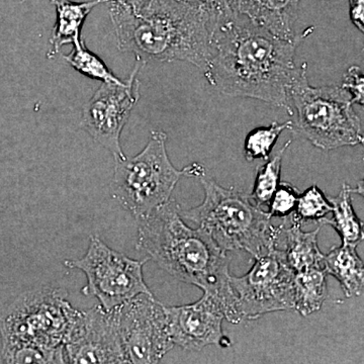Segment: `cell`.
Listing matches in <instances>:
<instances>
[{
    "instance_id": "cell-16",
    "label": "cell",
    "mask_w": 364,
    "mask_h": 364,
    "mask_svg": "<svg viewBox=\"0 0 364 364\" xmlns=\"http://www.w3.org/2000/svg\"><path fill=\"white\" fill-rule=\"evenodd\" d=\"M320 228L311 232H305L301 225L291 224L289 228L284 223L282 236L287 262L294 273L305 272L313 268H324V254L318 245V234Z\"/></svg>"
},
{
    "instance_id": "cell-23",
    "label": "cell",
    "mask_w": 364,
    "mask_h": 364,
    "mask_svg": "<svg viewBox=\"0 0 364 364\" xmlns=\"http://www.w3.org/2000/svg\"><path fill=\"white\" fill-rule=\"evenodd\" d=\"M63 58L76 71L87 77L102 82H123L109 70L100 57L87 49L83 39L78 44L73 45L72 51L68 55H63Z\"/></svg>"
},
{
    "instance_id": "cell-22",
    "label": "cell",
    "mask_w": 364,
    "mask_h": 364,
    "mask_svg": "<svg viewBox=\"0 0 364 364\" xmlns=\"http://www.w3.org/2000/svg\"><path fill=\"white\" fill-rule=\"evenodd\" d=\"M294 122L284 123L273 122L267 127L254 129L246 136L244 143V154L249 162L255 160H268L273 147L284 131H293Z\"/></svg>"
},
{
    "instance_id": "cell-27",
    "label": "cell",
    "mask_w": 364,
    "mask_h": 364,
    "mask_svg": "<svg viewBox=\"0 0 364 364\" xmlns=\"http://www.w3.org/2000/svg\"><path fill=\"white\" fill-rule=\"evenodd\" d=\"M341 86L350 95L353 104L363 105L364 80L360 67L351 66L345 74Z\"/></svg>"
},
{
    "instance_id": "cell-19",
    "label": "cell",
    "mask_w": 364,
    "mask_h": 364,
    "mask_svg": "<svg viewBox=\"0 0 364 364\" xmlns=\"http://www.w3.org/2000/svg\"><path fill=\"white\" fill-rule=\"evenodd\" d=\"M327 277L325 268L294 273V310L299 315L308 317L322 309L328 298Z\"/></svg>"
},
{
    "instance_id": "cell-17",
    "label": "cell",
    "mask_w": 364,
    "mask_h": 364,
    "mask_svg": "<svg viewBox=\"0 0 364 364\" xmlns=\"http://www.w3.org/2000/svg\"><path fill=\"white\" fill-rule=\"evenodd\" d=\"M356 247L342 244L324 254L326 272L338 280L346 298L359 296L363 293L364 264Z\"/></svg>"
},
{
    "instance_id": "cell-29",
    "label": "cell",
    "mask_w": 364,
    "mask_h": 364,
    "mask_svg": "<svg viewBox=\"0 0 364 364\" xmlns=\"http://www.w3.org/2000/svg\"><path fill=\"white\" fill-rule=\"evenodd\" d=\"M130 9L136 16H142L149 9L153 0H117Z\"/></svg>"
},
{
    "instance_id": "cell-4",
    "label": "cell",
    "mask_w": 364,
    "mask_h": 364,
    "mask_svg": "<svg viewBox=\"0 0 364 364\" xmlns=\"http://www.w3.org/2000/svg\"><path fill=\"white\" fill-rule=\"evenodd\" d=\"M203 202L191 210H181L182 219L198 225L225 253L245 251L254 258L279 247L282 227L253 202L250 195L220 186L210 177H200Z\"/></svg>"
},
{
    "instance_id": "cell-7",
    "label": "cell",
    "mask_w": 364,
    "mask_h": 364,
    "mask_svg": "<svg viewBox=\"0 0 364 364\" xmlns=\"http://www.w3.org/2000/svg\"><path fill=\"white\" fill-rule=\"evenodd\" d=\"M294 272L286 254L275 247L255 258L252 268L242 277H229L230 298L225 318L239 324L257 320L267 314L294 310Z\"/></svg>"
},
{
    "instance_id": "cell-21",
    "label": "cell",
    "mask_w": 364,
    "mask_h": 364,
    "mask_svg": "<svg viewBox=\"0 0 364 364\" xmlns=\"http://www.w3.org/2000/svg\"><path fill=\"white\" fill-rule=\"evenodd\" d=\"M291 140L282 146V149L264 164L260 165L256 170L255 181L251 198L253 202L262 208L268 205L272 200L273 193L279 188L280 183V173H282V159L284 153L291 146Z\"/></svg>"
},
{
    "instance_id": "cell-10",
    "label": "cell",
    "mask_w": 364,
    "mask_h": 364,
    "mask_svg": "<svg viewBox=\"0 0 364 364\" xmlns=\"http://www.w3.org/2000/svg\"><path fill=\"white\" fill-rule=\"evenodd\" d=\"M129 363H159L174 347L165 306L153 294H141L112 309Z\"/></svg>"
},
{
    "instance_id": "cell-11",
    "label": "cell",
    "mask_w": 364,
    "mask_h": 364,
    "mask_svg": "<svg viewBox=\"0 0 364 364\" xmlns=\"http://www.w3.org/2000/svg\"><path fill=\"white\" fill-rule=\"evenodd\" d=\"M145 64L136 59L130 77L123 82H102L83 107L81 127L95 142L109 150L114 160L126 158L121 146L122 132L140 100L136 75Z\"/></svg>"
},
{
    "instance_id": "cell-20",
    "label": "cell",
    "mask_w": 364,
    "mask_h": 364,
    "mask_svg": "<svg viewBox=\"0 0 364 364\" xmlns=\"http://www.w3.org/2000/svg\"><path fill=\"white\" fill-rule=\"evenodd\" d=\"M1 358L9 364L65 363L63 345L48 347L16 340H1Z\"/></svg>"
},
{
    "instance_id": "cell-6",
    "label": "cell",
    "mask_w": 364,
    "mask_h": 364,
    "mask_svg": "<svg viewBox=\"0 0 364 364\" xmlns=\"http://www.w3.org/2000/svg\"><path fill=\"white\" fill-rule=\"evenodd\" d=\"M166 142L164 132L152 131L139 154L114 160L112 195L136 221L168 202L181 177L205 176L203 166L196 163L176 169L170 161Z\"/></svg>"
},
{
    "instance_id": "cell-2",
    "label": "cell",
    "mask_w": 364,
    "mask_h": 364,
    "mask_svg": "<svg viewBox=\"0 0 364 364\" xmlns=\"http://www.w3.org/2000/svg\"><path fill=\"white\" fill-rule=\"evenodd\" d=\"M109 4L121 51L134 53L145 63L183 61L205 70L214 25L200 9L186 0H153L136 16L117 0Z\"/></svg>"
},
{
    "instance_id": "cell-25",
    "label": "cell",
    "mask_w": 364,
    "mask_h": 364,
    "mask_svg": "<svg viewBox=\"0 0 364 364\" xmlns=\"http://www.w3.org/2000/svg\"><path fill=\"white\" fill-rule=\"evenodd\" d=\"M299 193L298 189L287 183L280 182L279 188L273 193L268 203L267 214L270 218H287L291 215L298 203Z\"/></svg>"
},
{
    "instance_id": "cell-13",
    "label": "cell",
    "mask_w": 364,
    "mask_h": 364,
    "mask_svg": "<svg viewBox=\"0 0 364 364\" xmlns=\"http://www.w3.org/2000/svg\"><path fill=\"white\" fill-rule=\"evenodd\" d=\"M168 333L174 346L184 350L200 351L210 345L230 346L223 332L224 310L222 301L213 294L189 305L165 306Z\"/></svg>"
},
{
    "instance_id": "cell-18",
    "label": "cell",
    "mask_w": 364,
    "mask_h": 364,
    "mask_svg": "<svg viewBox=\"0 0 364 364\" xmlns=\"http://www.w3.org/2000/svg\"><path fill=\"white\" fill-rule=\"evenodd\" d=\"M363 191L360 184L358 188H353L349 184L343 183L338 195L329 198V202L332 205L333 218H325L320 224L329 225L334 228L341 237L342 244L358 246L363 240V223L356 215L352 205V195L355 193L363 195Z\"/></svg>"
},
{
    "instance_id": "cell-5",
    "label": "cell",
    "mask_w": 364,
    "mask_h": 364,
    "mask_svg": "<svg viewBox=\"0 0 364 364\" xmlns=\"http://www.w3.org/2000/svg\"><path fill=\"white\" fill-rule=\"evenodd\" d=\"M353 105L341 85H311L303 63L289 92V114L296 112L293 131L321 150L363 145V124Z\"/></svg>"
},
{
    "instance_id": "cell-9",
    "label": "cell",
    "mask_w": 364,
    "mask_h": 364,
    "mask_svg": "<svg viewBox=\"0 0 364 364\" xmlns=\"http://www.w3.org/2000/svg\"><path fill=\"white\" fill-rule=\"evenodd\" d=\"M149 260H135L90 236V246L80 259L64 261L66 267L81 270L87 284L81 293L95 296L109 311L141 294H152L144 280L143 267Z\"/></svg>"
},
{
    "instance_id": "cell-15",
    "label": "cell",
    "mask_w": 364,
    "mask_h": 364,
    "mask_svg": "<svg viewBox=\"0 0 364 364\" xmlns=\"http://www.w3.org/2000/svg\"><path fill=\"white\" fill-rule=\"evenodd\" d=\"M112 0H90L85 2L51 0V4L56 9L57 21L50 39L51 49L48 53V58H54L64 46L78 44L82 40L81 31L88 14L100 4Z\"/></svg>"
},
{
    "instance_id": "cell-24",
    "label": "cell",
    "mask_w": 364,
    "mask_h": 364,
    "mask_svg": "<svg viewBox=\"0 0 364 364\" xmlns=\"http://www.w3.org/2000/svg\"><path fill=\"white\" fill-rule=\"evenodd\" d=\"M332 212V205L316 184L299 193L298 203L289 215L291 224L303 226L305 223H320Z\"/></svg>"
},
{
    "instance_id": "cell-1",
    "label": "cell",
    "mask_w": 364,
    "mask_h": 364,
    "mask_svg": "<svg viewBox=\"0 0 364 364\" xmlns=\"http://www.w3.org/2000/svg\"><path fill=\"white\" fill-rule=\"evenodd\" d=\"M301 41H287L246 16L215 21L203 74L222 95L252 98L289 112V92L301 73L294 63Z\"/></svg>"
},
{
    "instance_id": "cell-26",
    "label": "cell",
    "mask_w": 364,
    "mask_h": 364,
    "mask_svg": "<svg viewBox=\"0 0 364 364\" xmlns=\"http://www.w3.org/2000/svg\"><path fill=\"white\" fill-rule=\"evenodd\" d=\"M207 14L213 25L215 21L231 14H238L235 0H186Z\"/></svg>"
},
{
    "instance_id": "cell-3",
    "label": "cell",
    "mask_w": 364,
    "mask_h": 364,
    "mask_svg": "<svg viewBox=\"0 0 364 364\" xmlns=\"http://www.w3.org/2000/svg\"><path fill=\"white\" fill-rule=\"evenodd\" d=\"M181 205L168 202L136 220V250L172 277L200 287L222 301H229V261L227 253L200 228L191 229L182 220Z\"/></svg>"
},
{
    "instance_id": "cell-8",
    "label": "cell",
    "mask_w": 364,
    "mask_h": 364,
    "mask_svg": "<svg viewBox=\"0 0 364 364\" xmlns=\"http://www.w3.org/2000/svg\"><path fill=\"white\" fill-rule=\"evenodd\" d=\"M67 298L65 289L50 287L21 294L0 317V339L48 347L63 345L78 312Z\"/></svg>"
},
{
    "instance_id": "cell-12",
    "label": "cell",
    "mask_w": 364,
    "mask_h": 364,
    "mask_svg": "<svg viewBox=\"0 0 364 364\" xmlns=\"http://www.w3.org/2000/svg\"><path fill=\"white\" fill-rule=\"evenodd\" d=\"M65 363H129L114 310L78 311L63 342Z\"/></svg>"
},
{
    "instance_id": "cell-28",
    "label": "cell",
    "mask_w": 364,
    "mask_h": 364,
    "mask_svg": "<svg viewBox=\"0 0 364 364\" xmlns=\"http://www.w3.org/2000/svg\"><path fill=\"white\" fill-rule=\"evenodd\" d=\"M352 23L363 33L364 30V0H349Z\"/></svg>"
},
{
    "instance_id": "cell-14",
    "label": "cell",
    "mask_w": 364,
    "mask_h": 364,
    "mask_svg": "<svg viewBox=\"0 0 364 364\" xmlns=\"http://www.w3.org/2000/svg\"><path fill=\"white\" fill-rule=\"evenodd\" d=\"M299 0H235L237 13L262 26L268 32L287 41L303 42L313 28L296 33L294 31Z\"/></svg>"
}]
</instances>
